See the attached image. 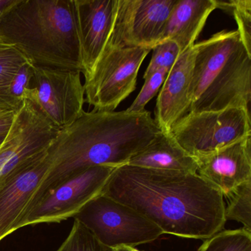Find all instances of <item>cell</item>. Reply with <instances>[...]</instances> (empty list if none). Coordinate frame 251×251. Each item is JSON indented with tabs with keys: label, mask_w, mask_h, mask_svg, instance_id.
<instances>
[{
	"label": "cell",
	"mask_w": 251,
	"mask_h": 251,
	"mask_svg": "<svg viewBox=\"0 0 251 251\" xmlns=\"http://www.w3.org/2000/svg\"><path fill=\"white\" fill-rule=\"evenodd\" d=\"M0 42L33 67L84 74L74 0H17L0 17Z\"/></svg>",
	"instance_id": "3957f363"
},
{
	"label": "cell",
	"mask_w": 251,
	"mask_h": 251,
	"mask_svg": "<svg viewBox=\"0 0 251 251\" xmlns=\"http://www.w3.org/2000/svg\"><path fill=\"white\" fill-rule=\"evenodd\" d=\"M160 129L151 113L92 111L60 130L48 149L50 166L23 217L47 194L80 172L96 166L117 167L150 145Z\"/></svg>",
	"instance_id": "7a4b0ae2"
},
{
	"label": "cell",
	"mask_w": 251,
	"mask_h": 251,
	"mask_svg": "<svg viewBox=\"0 0 251 251\" xmlns=\"http://www.w3.org/2000/svg\"><path fill=\"white\" fill-rule=\"evenodd\" d=\"M5 138V136H0V146H1V145H2V142H3Z\"/></svg>",
	"instance_id": "83f0119b"
},
{
	"label": "cell",
	"mask_w": 251,
	"mask_h": 251,
	"mask_svg": "<svg viewBox=\"0 0 251 251\" xmlns=\"http://www.w3.org/2000/svg\"><path fill=\"white\" fill-rule=\"evenodd\" d=\"M151 51L105 47L93 70L85 76L86 101L94 111H114L136 89L139 69Z\"/></svg>",
	"instance_id": "8992f818"
},
{
	"label": "cell",
	"mask_w": 251,
	"mask_h": 251,
	"mask_svg": "<svg viewBox=\"0 0 251 251\" xmlns=\"http://www.w3.org/2000/svg\"><path fill=\"white\" fill-rule=\"evenodd\" d=\"M198 251H251V232L243 227L220 230L205 239Z\"/></svg>",
	"instance_id": "ac0fdd59"
},
{
	"label": "cell",
	"mask_w": 251,
	"mask_h": 251,
	"mask_svg": "<svg viewBox=\"0 0 251 251\" xmlns=\"http://www.w3.org/2000/svg\"><path fill=\"white\" fill-rule=\"evenodd\" d=\"M227 205L225 209L226 221L234 220L251 232V180L238 186L226 195Z\"/></svg>",
	"instance_id": "e0dca14e"
},
{
	"label": "cell",
	"mask_w": 251,
	"mask_h": 251,
	"mask_svg": "<svg viewBox=\"0 0 251 251\" xmlns=\"http://www.w3.org/2000/svg\"><path fill=\"white\" fill-rule=\"evenodd\" d=\"M17 0H0V17L17 2Z\"/></svg>",
	"instance_id": "484cf974"
},
{
	"label": "cell",
	"mask_w": 251,
	"mask_h": 251,
	"mask_svg": "<svg viewBox=\"0 0 251 251\" xmlns=\"http://www.w3.org/2000/svg\"><path fill=\"white\" fill-rule=\"evenodd\" d=\"M176 0H118L106 46L152 50L161 36Z\"/></svg>",
	"instance_id": "30bf717a"
},
{
	"label": "cell",
	"mask_w": 251,
	"mask_h": 251,
	"mask_svg": "<svg viewBox=\"0 0 251 251\" xmlns=\"http://www.w3.org/2000/svg\"><path fill=\"white\" fill-rule=\"evenodd\" d=\"M56 251H115L101 243L92 232L77 220L67 239Z\"/></svg>",
	"instance_id": "7402d4cb"
},
{
	"label": "cell",
	"mask_w": 251,
	"mask_h": 251,
	"mask_svg": "<svg viewBox=\"0 0 251 251\" xmlns=\"http://www.w3.org/2000/svg\"><path fill=\"white\" fill-rule=\"evenodd\" d=\"M33 67L28 62L16 73L7 87L3 97L4 108L17 111L25 100V92L31 86Z\"/></svg>",
	"instance_id": "ffe728a7"
},
{
	"label": "cell",
	"mask_w": 251,
	"mask_h": 251,
	"mask_svg": "<svg viewBox=\"0 0 251 251\" xmlns=\"http://www.w3.org/2000/svg\"><path fill=\"white\" fill-rule=\"evenodd\" d=\"M171 133L179 145L196 158L251 136V112L230 108L188 113L175 125Z\"/></svg>",
	"instance_id": "52a82bcc"
},
{
	"label": "cell",
	"mask_w": 251,
	"mask_h": 251,
	"mask_svg": "<svg viewBox=\"0 0 251 251\" xmlns=\"http://www.w3.org/2000/svg\"><path fill=\"white\" fill-rule=\"evenodd\" d=\"M17 111L0 109V136H6L12 126Z\"/></svg>",
	"instance_id": "d4e9b609"
},
{
	"label": "cell",
	"mask_w": 251,
	"mask_h": 251,
	"mask_svg": "<svg viewBox=\"0 0 251 251\" xmlns=\"http://www.w3.org/2000/svg\"><path fill=\"white\" fill-rule=\"evenodd\" d=\"M128 165L152 170H170L195 174L198 161L187 153L172 135L160 131L145 149L130 158Z\"/></svg>",
	"instance_id": "2e32d148"
},
{
	"label": "cell",
	"mask_w": 251,
	"mask_h": 251,
	"mask_svg": "<svg viewBox=\"0 0 251 251\" xmlns=\"http://www.w3.org/2000/svg\"><path fill=\"white\" fill-rule=\"evenodd\" d=\"M48 149L22 164L0 188V242L18 230L35 193L46 176L50 166Z\"/></svg>",
	"instance_id": "8fae6325"
},
{
	"label": "cell",
	"mask_w": 251,
	"mask_h": 251,
	"mask_svg": "<svg viewBox=\"0 0 251 251\" xmlns=\"http://www.w3.org/2000/svg\"><path fill=\"white\" fill-rule=\"evenodd\" d=\"M73 217L101 243L114 250L136 248L164 234L158 226L130 207L102 195L88 202Z\"/></svg>",
	"instance_id": "5b68a950"
},
{
	"label": "cell",
	"mask_w": 251,
	"mask_h": 251,
	"mask_svg": "<svg viewBox=\"0 0 251 251\" xmlns=\"http://www.w3.org/2000/svg\"><path fill=\"white\" fill-rule=\"evenodd\" d=\"M168 73V70L161 69L145 79V83L139 95L130 106L126 110L130 112L134 113L145 111L147 104L157 95L158 91L164 84Z\"/></svg>",
	"instance_id": "cb8c5ba5"
},
{
	"label": "cell",
	"mask_w": 251,
	"mask_h": 251,
	"mask_svg": "<svg viewBox=\"0 0 251 251\" xmlns=\"http://www.w3.org/2000/svg\"><path fill=\"white\" fill-rule=\"evenodd\" d=\"M196 159L197 174L226 195L251 180V136Z\"/></svg>",
	"instance_id": "4fadbf2b"
},
{
	"label": "cell",
	"mask_w": 251,
	"mask_h": 251,
	"mask_svg": "<svg viewBox=\"0 0 251 251\" xmlns=\"http://www.w3.org/2000/svg\"><path fill=\"white\" fill-rule=\"evenodd\" d=\"M115 167H89L47 194L24 219L20 228L39 223H61L73 217L88 202L101 195Z\"/></svg>",
	"instance_id": "9c48e42d"
},
{
	"label": "cell",
	"mask_w": 251,
	"mask_h": 251,
	"mask_svg": "<svg viewBox=\"0 0 251 251\" xmlns=\"http://www.w3.org/2000/svg\"><path fill=\"white\" fill-rule=\"evenodd\" d=\"M84 76L93 70L112 32L118 0H74Z\"/></svg>",
	"instance_id": "7c38bea8"
},
{
	"label": "cell",
	"mask_w": 251,
	"mask_h": 251,
	"mask_svg": "<svg viewBox=\"0 0 251 251\" xmlns=\"http://www.w3.org/2000/svg\"><path fill=\"white\" fill-rule=\"evenodd\" d=\"M115 251H142L136 249L135 248H129V247H120V248H116Z\"/></svg>",
	"instance_id": "4316f807"
},
{
	"label": "cell",
	"mask_w": 251,
	"mask_h": 251,
	"mask_svg": "<svg viewBox=\"0 0 251 251\" xmlns=\"http://www.w3.org/2000/svg\"><path fill=\"white\" fill-rule=\"evenodd\" d=\"M194 60L192 46L180 54L161 86L154 119L161 131L171 132L175 125L189 113V86Z\"/></svg>",
	"instance_id": "5bb4252c"
},
{
	"label": "cell",
	"mask_w": 251,
	"mask_h": 251,
	"mask_svg": "<svg viewBox=\"0 0 251 251\" xmlns=\"http://www.w3.org/2000/svg\"><path fill=\"white\" fill-rule=\"evenodd\" d=\"M217 8L233 15L237 30L247 51L251 54V0H216Z\"/></svg>",
	"instance_id": "d6986e66"
},
{
	"label": "cell",
	"mask_w": 251,
	"mask_h": 251,
	"mask_svg": "<svg viewBox=\"0 0 251 251\" xmlns=\"http://www.w3.org/2000/svg\"><path fill=\"white\" fill-rule=\"evenodd\" d=\"M180 55V49L175 42L166 41L158 44L152 49V58L144 74V79L161 69H165L170 72Z\"/></svg>",
	"instance_id": "603a6c76"
},
{
	"label": "cell",
	"mask_w": 251,
	"mask_h": 251,
	"mask_svg": "<svg viewBox=\"0 0 251 251\" xmlns=\"http://www.w3.org/2000/svg\"><path fill=\"white\" fill-rule=\"evenodd\" d=\"M193 48L189 113L230 108L251 112V54L239 33L223 30Z\"/></svg>",
	"instance_id": "277c9868"
},
{
	"label": "cell",
	"mask_w": 251,
	"mask_h": 251,
	"mask_svg": "<svg viewBox=\"0 0 251 251\" xmlns=\"http://www.w3.org/2000/svg\"><path fill=\"white\" fill-rule=\"evenodd\" d=\"M26 63L27 60L18 50L0 42V109H5L3 97L10 82Z\"/></svg>",
	"instance_id": "44dd1931"
},
{
	"label": "cell",
	"mask_w": 251,
	"mask_h": 251,
	"mask_svg": "<svg viewBox=\"0 0 251 251\" xmlns=\"http://www.w3.org/2000/svg\"><path fill=\"white\" fill-rule=\"evenodd\" d=\"M215 9L216 0H176L160 43L172 41L183 53L194 46L207 19Z\"/></svg>",
	"instance_id": "9a60e30c"
},
{
	"label": "cell",
	"mask_w": 251,
	"mask_h": 251,
	"mask_svg": "<svg viewBox=\"0 0 251 251\" xmlns=\"http://www.w3.org/2000/svg\"><path fill=\"white\" fill-rule=\"evenodd\" d=\"M84 95L79 72L33 67L25 99L36 103L54 126L62 130L84 112Z\"/></svg>",
	"instance_id": "ba28073f"
},
{
	"label": "cell",
	"mask_w": 251,
	"mask_h": 251,
	"mask_svg": "<svg viewBox=\"0 0 251 251\" xmlns=\"http://www.w3.org/2000/svg\"><path fill=\"white\" fill-rule=\"evenodd\" d=\"M101 195L179 237L205 240L226 223L223 194L197 173L126 164L115 168Z\"/></svg>",
	"instance_id": "6da1fadb"
}]
</instances>
